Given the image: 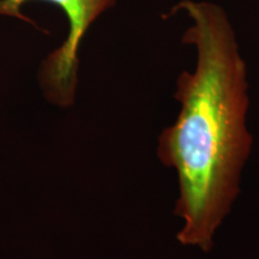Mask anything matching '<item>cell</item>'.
<instances>
[{
	"label": "cell",
	"instance_id": "cell-1",
	"mask_svg": "<svg viewBox=\"0 0 259 259\" xmlns=\"http://www.w3.org/2000/svg\"><path fill=\"white\" fill-rule=\"evenodd\" d=\"M191 24L183 42L196 48V67L183 71L174 97L180 103L176 121L162 131L157 156L177 171L179 183L174 215L183 220L181 245L210 252L213 236L240 193L241 174L252 150L246 126L248 83L231 19L206 0H183Z\"/></svg>",
	"mask_w": 259,
	"mask_h": 259
},
{
	"label": "cell",
	"instance_id": "cell-2",
	"mask_svg": "<svg viewBox=\"0 0 259 259\" xmlns=\"http://www.w3.org/2000/svg\"><path fill=\"white\" fill-rule=\"evenodd\" d=\"M30 0H0V16L29 21L22 15L23 4ZM60 6L69 19V32L59 50L45 61L41 83L48 100L60 106L73 102L78 71V50L94 22L115 4L116 0H46Z\"/></svg>",
	"mask_w": 259,
	"mask_h": 259
}]
</instances>
